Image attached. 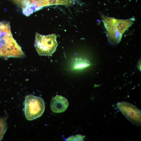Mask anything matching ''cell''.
I'll list each match as a JSON object with an SVG mask.
<instances>
[{
  "label": "cell",
  "instance_id": "ba28073f",
  "mask_svg": "<svg viewBox=\"0 0 141 141\" xmlns=\"http://www.w3.org/2000/svg\"><path fill=\"white\" fill-rule=\"evenodd\" d=\"M7 129V125L6 119H0V141L2 139Z\"/></svg>",
  "mask_w": 141,
  "mask_h": 141
},
{
  "label": "cell",
  "instance_id": "8992f818",
  "mask_svg": "<svg viewBox=\"0 0 141 141\" xmlns=\"http://www.w3.org/2000/svg\"><path fill=\"white\" fill-rule=\"evenodd\" d=\"M68 105V101L66 98L57 95L52 98L50 102V107L53 112L60 113L65 111Z\"/></svg>",
  "mask_w": 141,
  "mask_h": 141
},
{
  "label": "cell",
  "instance_id": "52a82bcc",
  "mask_svg": "<svg viewBox=\"0 0 141 141\" xmlns=\"http://www.w3.org/2000/svg\"><path fill=\"white\" fill-rule=\"evenodd\" d=\"M91 64L89 61L86 59L77 58L74 61L73 68L74 69H82L90 66Z\"/></svg>",
  "mask_w": 141,
  "mask_h": 141
},
{
  "label": "cell",
  "instance_id": "3957f363",
  "mask_svg": "<svg viewBox=\"0 0 141 141\" xmlns=\"http://www.w3.org/2000/svg\"><path fill=\"white\" fill-rule=\"evenodd\" d=\"M58 45L55 34L44 36L36 33L34 46L39 55L52 56Z\"/></svg>",
  "mask_w": 141,
  "mask_h": 141
},
{
  "label": "cell",
  "instance_id": "7a4b0ae2",
  "mask_svg": "<svg viewBox=\"0 0 141 141\" xmlns=\"http://www.w3.org/2000/svg\"><path fill=\"white\" fill-rule=\"evenodd\" d=\"M101 16L109 41L113 43H118L124 33L134 23V17L127 19H119L110 17L103 14Z\"/></svg>",
  "mask_w": 141,
  "mask_h": 141
},
{
  "label": "cell",
  "instance_id": "5b68a950",
  "mask_svg": "<svg viewBox=\"0 0 141 141\" xmlns=\"http://www.w3.org/2000/svg\"><path fill=\"white\" fill-rule=\"evenodd\" d=\"M118 108L125 117L133 124L140 126L141 124V110L134 105L125 102H118Z\"/></svg>",
  "mask_w": 141,
  "mask_h": 141
},
{
  "label": "cell",
  "instance_id": "6da1fadb",
  "mask_svg": "<svg viewBox=\"0 0 141 141\" xmlns=\"http://www.w3.org/2000/svg\"><path fill=\"white\" fill-rule=\"evenodd\" d=\"M25 56L21 48L13 37L9 22H0V57L21 58Z\"/></svg>",
  "mask_w": 141,
  "mask_h": 141
},
{
  "label": "cell",
  "instance_id": "277c9868",
  "mask_svg": "<svg viewBox=\"0 0 141 141\" xmlns=\"http://www.w3.org/2000/svg\"><path fill=\"white\" fill-rule=\"evenodd\" d=\"M45 109V103L42 98L31 95L26 96L24 110L27 120H32L40 117Z\"/></svg>",
  "mask_w": 141,
  "mask_h": 141
}]
</instances>
